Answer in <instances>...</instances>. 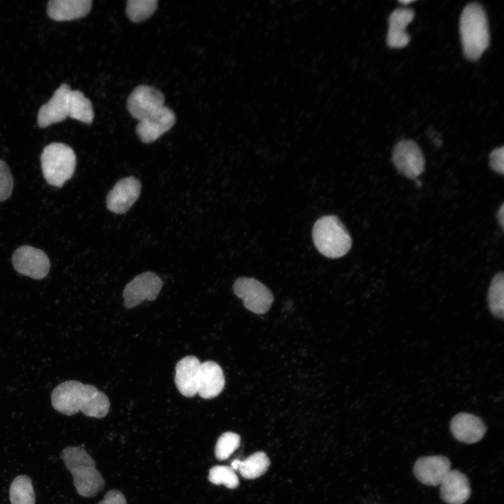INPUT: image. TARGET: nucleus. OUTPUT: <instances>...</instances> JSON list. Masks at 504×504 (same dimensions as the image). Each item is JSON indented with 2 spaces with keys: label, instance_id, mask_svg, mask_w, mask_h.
Listing matches in <instances>:
<instances>
[{
  "label": "nucleus",
  "instance_id": "obj_1",
  "mask_svg": "<svg viewBox=\"0 0 504 504\" xmlns=\"http://www.w3.org/2000/svg\"><path fill=\"white\" fill-rule=\"evenodd\" d=\"M55 410L71 416L78 411L90 417L103 418L108 412V397L95 386L70 380L57 386L51 394Z\"/></svg>",
  "mask_w": 504,
  "mask_h": 504
},
{
  "label": "nucleus",
  "instance_id": "obj_2",
  "mask_svg": "<svg viewBox=\"0 0 504 504\" xmlns=\"http://www.w3.org/2000/svg\"><path fill=\"white\" fill-rule=\"evenodd\" d=\"M459 31L465 57L469 60H477L490 43L487 17L479 4L472 2L465 6L460 18Z\"/></svg>",
  "mask_w": 504,
  "mask_h": 504
},
{
  "label": "nucleus",
  "instance_id": "obj_3",
  "mask_svg": "<svg viewBox=\"0 0 504 504\" xmlns=\"http://www.w3.org/2000/svg\"><path fill=\"white\" fill-rule=\"evenodd\" d=\"M61 457L73 476L77 493L83 497L95 496L104 486V479L96 468L94 460L80 447H67Z\"/></svg>",
  "mask_w": 504,
  "mask_h": 504
},
{
  "label": "nucleus",
  "instance_id": "obj_4",
  "mask_svg": "<svg viewBox=\"0 0 504 504\" xmlns=\"http://www.w3.org/2000/svg\"><path fill=\"white\" fill-rule=\"evenodd\" d=\"M312 237L318 251L330 258L345 255L352 245L349 232L338 217L333 215L322 216L316 221Z\"/></svg>",
  "mask_w": 504,
  "mask_h": 504
},
{
  "label": "nucleus",
  "instance_id": "obj_5",
  "mask_svg": "<svg viewBox=\"0 0 504 504\" xmlns=\"http://www.w3.org/2000/svg\"><path fill=\"white\" fill-rule=\"evenodd\" d=\"M41 161L46 181L50 185L62 187L74 173L76 156L70 146L62 143H52L44 148Z\"/></svg>",
  "mask_w": 504,
  "mask_h": 504
},
{
  "label": "nucleus",
  "instance_id": "obj_6",
  "mask_svg": "<svg viewBox=\"0 0 504 504\" xmlns=\"http://www.w3.org/2000/svg\"><path fill=\"white\" fill-rule=\"evenodd\" d=\"M233 290L244 306L255 314L266 313L274 301L270 290L253 278H238L234 283Z\"/></svg>",
  "mask_w": 504,
  "mask_h": 504
},
{
  "label": "nucleus",
  "instance_id": "obj_7",
  "mask_svg": "<svg viewBox=\"0 0 504 504\" xmlns=\"http://www.w3.org/2000/svg\"><path fill=\"white\" fill-rule=\"evenodd\" d=\"M392 161L397 171L408 178H416L425 169L422 151L412 140L402 139L395 145Z\"/></svg>",
  "mask_w": 504,
  "mask_h": 504
},
{
  "label": "nucleus",
  "instance_id": "obj_8",
  "mask_svg": "<svg viewBox=\"0 0 504 504\" xmlns=\"http://www.w3.org/2000/svg\"><path fill=\"white\" fill-rule=\"evenodd\" d=\"M162 286L161 279L153 272H146L137 275L124 288V306L131 309L141 304L144 300H154Z\"/></svg>",
  "mask_w": 504,
  "mask_h": 504
},
{
  "label": "nucleus",
  "instance_id": "obj_9",
  "mask_svg": "<svg viewBox=\"0 0 504 504\" xmlns=\"http://www.w3.org/2000/svg\"><path fill=\"white\" fill-rule=\"evenodd\" d=\"M164 103V94L159 90L141 85L129 95L127 108L131 115L139 121L162 108Z\"/></svg>",
  "mask_w": 504,
  "mask_h": 504
},
{
  "label": "nucleus",
  "instance_id": "obj_10",
  "mask_svg": "<svg viewBox=\"0 0 504 504\" xmlns=\"http://www.w3.org/2000/svg\"><path fill=\"white\" fill-rule=\"evenodd\" d=\"M12 262L18 272L36 279L46 277L50 269L47 255L43 251L29 246H22L15 250Z\"/></svg>",
  "mask_w": 504,
  "mask_h": 504
},
{
  "label": "nucleus",
  "instance_id": "obj_11",
  "mask_svg": "<svg viewBox=\"0 0 504 504\" xmlns=\"http://www.w3.org/2000/svg\"><path fill=\"white\" fill-rule=\"evenodd\" d=\"M141 183L134 176L118 181L106 197V206L115 214L127 211L138 199L141 192Z\"/></svg>",
  "mask_w": 504,
  "mask_h": 504
},
{
  "label": "nucleus",
  "instance_id": "obj_12",
  "mask_svg": "<svg viewBox=\"0 0 504 504\" xmlns=\"http://www.w3.org/2000/svg\"><path fill=\"white\" fill-rule=\"evenodd\" d=\"M450 470L451 462L447 457L442 455L420 457L413 467L416 478L427 486L440 484Z\"/></svg>",
  "mask_w": 504,
  "mask_h": 504
},
{
  "label": "nucleus",
  "instance_id": "obj_13",
  "mask_svg": "<svg viewBox=\"0 0 504 504\" xmlns=\"http://www.w3.org/2000/svg\"><path fill=\"white\" fill-rule=\"evenodd\" d=\"M176 122L174 112L163 106L148 117L139 121L136 133L144 143H151L169 131Z\"/></svg>",
  "mask_w": 504,
  "mask_h": 504
},
{
  "label": "nucleus",
  "instance_id": "obj_14",
  "mask_svg": "<svg viewBox=\"0 0 504 504\" xmlns=\"http://www.w3.org/2000/svg\"><path fill=\"white\" fill-rule=\"evenodd\" d=\"M450 430L457 440L467 443H475L482 439L486 431V426L477 416L461 412L451 420Z\"/></svg>",
  "mask_w": 504,
  "mask_h": 504
},
{
  "label": "nucleus",
  "instance_id": "obj_15",
  "mask_svg": "<svg viewBox=\"0 0 504 504\" xmlns=\"http://www.w3.org/2000/svg\"><path fill=\"white\" fill-rule=\"evenodd\" d=\"M70 91L68 85H61L55 90L51 99L41 106L38 113V125L40 127H46L67 118L68 97Z\"/></svg>",
  "mask_w": 504,
  "mask_h": 504
},
{
  "label": "nucleus",
  "instance_id": "obj_16",
  "mask_svg": "<svg viewBox=\"0 0 504 504\" xmlns=\"http://www.w3.org/2000/svg\"><path fill=\"white\" fill-rule=\"evenodd\" d=\"M200 365L194 356H187L177 363L174 381L183 396L190 398L197 393Z\"/></svg>",
  "mask_w": 504,
  "mask_h": 504
},
{
  "label": "nucleus",
  "instance_id": "obj_17",
  "mask_svg": "<svg viewBox=\"0 0 504 504\" xmlns=\"http://www.w3.org/2000/svg\"><path fill=\"white\" fill-rule=\"evenodd\" d=\"M442 500L447 504H463L471 494L469 480L458 470H451L440 484Z\"/></svg>",
  "mask_w": 504,
  "mask_h": 504
},
{
  "label": "nucleus",
  "instance_id": "obj_18",
  "mask_svg": "<svg viewBox=\"0 0 504 504\" xmlns=\"http://www.w3.org/2000/svg\"><path fill=\"white\" fill-rule=\"evenodd\" d=\"M414 17L413 10L398 8L388 17L386 43L391 48H402L408 45L410 37L405 29Z\"/></svg>",
  "mask_w": 504,
  "mask_h": 504
},
{
  "label": "nucleus",
  "instance_id": "obj_19",
  "mask_svg": "<svg viewBox=\"0 0 504 504\" xmlns=\"http://www.w3.org/2000/svg\"><path fill=\"white\" fill-rule=\"evenodd\" d=\"M225 386V377L220 365L214 361L201 363L197 393L204 399L218 396Z\"/></svg>",
  "mask_w": 504,
  "mask_h": 504
},
{
  "label": "nucleus",
  "instance_id": "obj_20",
  "mask_svg": "<svg viewBox=\"0 0 504 504\" xmlns=\"http://www.w3.org/2000/svg\"><path fill=\"white\" fill-rule=\"evenodd\" d=\"M91 7L90 0H52L48 3L47 13L54 20H72L88 15Z\"/></svg>",
  "mask_w": 504,
  "mask_h": 504
},
{
  "label": "nucleus",
  "instance_id": "obj_21",
  "mask_svg": "<svg viewBox=\"0 0 504 504\" xmlns=\"http://www.w3.org/2000/svg\"><path fill=\"white\" fill-rule=\"evenodd\" d=\"M270 462L265 453L255 452L244 461L235 459L231 463V468L238 470L241 476L253 479L263 475L268 469Z\"/></svg>",
  "mask_w": 504,
  "mask_h": 504
},
{
  "label": "nucleus",
  "instance_id": "obj_22",
  "mask_svg": "<svg viewBox=\"0 0 504 504\" xmlns=\"http://www.w3.org/2000/svg\"><path fill=\"white\" fill-rule=\"evenodd\" d=\"M68 116L87 124L92 122L94 117L92 104L80 91H70L68 97Z\"/></svg>",
  "mask_w": 504,
  "mask_h": 504
},
{
  "label": "nucleus",
  "instance_id": "obj_23",
  "mask_svg": "<svg viewBox=\"0 0 504 504\" xmlns=\"http://www.w3.org/2000/svg\"><path fill=\"white\" fill-rule=\"evenodd\" d=\"M488 304L491 314L503 319L504 314V274L496 273L492 278L488 290Z\"/></svg>",
  "mask_w": 504,
  "mask_h": 504
},
{
  "label": "nucleus",
  "instance_id": "obj_24",
  "mask_svg": "<svg viewBox=\"0 0 504 504\" xmlns=\"http://www.w3.org/2000/svg\"><path fill=\"white\" fill-rule=\"evenodd\" d=\"M11 504H35V493L31 479L27 475H18L10 486Z\"/></svg>",
  "mask_w": 504,
  "mask_h": 504
},
{
  "label": "nucleus",
  "instance_id": "obj_25",
  "mask_svg": "<svg viewBox=\"0 0 504 504\" xmlns=\"http://www.w3.org/2000/svg\"><path fill=\"white\" fill-rule=\"evenodd\" d=\"M158 7L156 0H129L127 2L126 13L134 22H141L151 16Z\"/></svg>",
  "mask_w": 504,
  "mask_h": 504
},
{
  "label": "nucleus",
  "instance_id": "obj_26",
  "mask_svg": "<svg viewBox=\"0 0 504 504\" xmlns=\"http://www.w3.org/2000/svg\"><path fill=\"white\" fill-rule=\"evenodd\" d=\"M208 479L214 484H224L230 489H234L239 485V479L234 470L227 465L212 467L209 470Z\"/></svg>",
  "mask_w": 504,
  "mask_h": 504
},
{
  "label": "nucleus",
  "instance_id": "obj_27",
  "mask_svg": "<svg viewBox=\"0 0 504 504\" xmlns=\"http://www.w3.org/2000/svg\"><path fill=\"white\" fill-rule=\"evenodd\" d=\"M240 437L232 432H225L218 439L215 456L218 460H225L239 447Z\"/></svg>",
  "mask_w": 504,
  "mask_h": 504
},
{
  "label": "nucleus",
  "instance_id": "obj_28",
  "mask_svg": "<svg viewBox=\"0 0 504 504\" xmlns=\"http://www.w3.org/2000/svg\"><path fill=\"white\" fill-rule=\"evenodd\" d=\"M13 179L9 167L0 160V202L8 199L12 193Z\"/></svg>",
  "mask_w": 504,
  "mask_h": 504
},
{
  "label": "nucleus",
  "instance_id": "obj_29",
  "mask_svg": "<svg viewBox=\"0 0 504 504\" xmlns=\"http://www.w3.org/2000/svg\"><path fill=\"white\" fill-rule=\"evenodd\" d=\"M491 169L500 175L504 174V146L493 149L489 155Z\"/></svg>",
  "mask_w": 504,
  "mask_h": 504
},
{
  "label": "nucleus",
  "instance_id": "obj_30",
  "mask_svg": "<svg viewBox=\"0 0 504 504\" xmlns=\"http://www.w3.org/2000/svg\"><path fill=\"white\" fill-rule=\"evenodd\" d=\"M98 504H127L124 495L118 490H111Z\"/></svg>",
  "mask_w": 504,
  "mask_h": 504
},
{
  "label": "nucleus",
  "instance_id": "obj_31",
  "mask_svg": "<svg viewBox=\"0 0 504 504\" xmlns=\"http://www.w3.org/2000/svg\"><path fill=\"white\" fill-rule=\"evenodd\" d=\"M496 217L498 219V221L499 223V225L501 226L502 228L504 227V204L503 203L501 206H500Z\"/></svg>",
  "mask_w": 504,
  "mask_h": 504
},
{
  "label": "nucleus",
  "instance_id": "obj_32",
  "mask_svg": "<svg viewBox=\"0 0 504 504\" xmlns=\"http://www.w3.org/2000/svg\"><path fill=\"white\" fill-rule=\"evenodd\" d=\"M398 1L405 6V5L410 4L411 3H413L414 1H413V0H400Z\"/></svg>",
  "mask_w": 504,
  "mask_h": 504
}]
</instances>
